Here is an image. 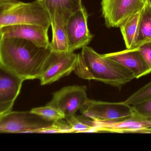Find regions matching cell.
<instances>
[{"mask_svg":"<svg viewBox=\"0 0 151 151\" xmlns=\"http://www.w3.org/2000/svg\"><path fill=\"white\" fill-rule=\"evenodd\" d=\"M51 51L24 39L0 38V64L24 81L40 79Z\"/></svg>","mask_w":151,"mask_h":151,"instance_id":"6da1fadb","label":"cell"},{"mask_svg":"<svg viewBox=\"0 0 151 151\" xmlns=\"http://www.w3.org/2000/svg\"><path fill=\"white\" fill-rule=\"evenodd\" d=\"M77 54L76 74L83 79L94 80L120 90L135 79L133 73L118 62L99 54L88 46Z\"/></svg>","mask_w":151,"mask_h":151,"instance_id":"7a4b0ae2","label":"cell"},{"mask_svg":"<svg viewBox=\"0 0 151 151\" xmlns=\"http://www.w3.org/2000/svg\"><path fill=\"white\" fill-rule=\"evenodd\" d=\"M19 24L39 25L49 29L51 21L48 12L39 0L30 3L0 1V26Z\"/></svg>","mask_w":151,"mask_h":151,"instance_id":"3957f363","label":"cell"},{"mask_svg":"<svg viewBox=\"0 0 151 151\" xmlns=\"http://www.w3.org/2000/svg\"><path fill=\"white\" fill-rule=\"evenodd\" d=\"M80 111L94 121L103 122L119 121L134 114L132 106L124 102L111 103L89 98Z\"/></svg>","mask_w":151,"mask_h":151,"instance_id":"277c9868","label":"cell"},{"mask_svg":"<svg viewBox=\"0 0 151 151\" xmlns=\"http://www.w3.org/2000/svg\"><path fill=\"white\" fill-rule=\"evenodd\" d=\"M52 123L31 111H11L0 117V133H35Z\"/></svg>","mask_w":151,"mask_h":151,"instance_id":"5b68a950","label":"cell"},{"mask_svg":"<svg viewBox=\"0 0 151 151\" xmlns=\"http://www.w3.org/2000/svg\"><path fill=\"white\" fill-rule=\"evenodd\" d=\"M77 58V54L74 51L61 53L51 51L39 79L41 85L51 84L70 74L75 70Z\"/></svg>","mask_w":151,"mask_h":151,"instance_id":"8992f818","label":"cell"},{"mask_svg":"<svg viewBox=\"0 0 151 151\" xmlns=\"http://www.w3.org/2000/svg\"><path fill=\"white\" fill-rule=\"evenodd\" d=\"M147 0H102L101 11L106 27H120L131 16L140 11Z\"/></svg>","mask_w":151,"mask_h":151,"instance_id":"52a82bcc","label":"cell"},{"mask_svg":"<svg viewBox=\"0 0 151 151\" xmlns=\"http://www.w3.org/2000/svg\"><path fill=\"white\" fill-rule=\"evenodd\" d=\"M85 86L73 85L64 87L52 94L53 97L47 105L59 111L66 119L75 115L81 109L87 100Z\"/></svg>","mask_w":151,"mask_h":151,"instance_id":"ba28073f","label":"cell"},{"mask_svg":"<svg viewBox=\"0 0 151 151\" xmlns=\"http://www.w3.org/2000/svg\"><path fill=\"white\" fill-rule=\"evenodd\" d=\"M88 14L84 6L70 17L66 25L70 52L88 45L94 35L88 27Z\"/></svg>","mask_w":151,"mask_h":151,"instance_id":"9c48e42d","label":"cell"},{"mask_svg":"<svg viewBox=\"0 0 151 151\" xmlns=\"http://www.w3.org/2000/svg\"><path fill=\"white\" fill-rule=\"evenodd\" d=\"M48 29L37 25L19 24L3 27L4 38H17L30 41L40 47L50 48Z\"/></svg>","mask_w":151,"mask_h":151,"instance_id":"30bf717a","label":"cell"},{"mask_svg":"<svg viewBox=\"0 0 151 151\" xmlns=\"http://www.w3.org/2000/svg\"><path fill=\"white\" fill-rule=\"evenodd\" d=\"M96 122V127L92 132L141 134L144 130L151 128V117H142L134 113L131 117L119 121Z\"/></svg>","mask_w":151,"mask_h":151,"instance_id":"8fae6325","label":"cell"},{"mask_svg":"<svg viewBox=\"0 0 151 151\" xmlns=\"http://www.w3.org/2000/svg\"><path fill=\"white\" fill-rule=\"evenodd\" d=\"M103 55L129 69L133 73L135 79H139L151 73V68L143 58L137 48Z\"/></svg>","mask_w":151,"mask_h":151,"instance_id":"7c38bea8","label":"cell"},{"mask_svg":"<svg viewBox=\"0 0 151 151\" xmlns=\"http://www.w3.org/2000/svg\"><path fill=\"white\" fill-rule=\"evenodd\" d=\"M24 81L0 64V104L14 103Z\"/></svg>","mask_w":151,"mask_h":151,"instance_id":"4fadbf2b","label":"cell"},{"mask_svg":"<svg viewBox=\"0 0 151 151\" xmlns=\"http://www.w3.org/2000/svg\"><path fill=\"white\" fill-rule=\"evenodd\" d=\"M49 14L50 21L55 13L61 16L65 23L71 16L81 9L82 0H39Z\"/></svg>","mask_w":151,"mask_h":151,"instance_id":"5bb4252c","label":"cell"},{"mask_svg":"<svg viewBox=\"0 0 151 151\" xmlns=\"http://www.w3.org/2000/svg\"><path fill=\"white\" fill-rule=\"evenodd\" d=\"M66 25L61 16L55 13L51 20L52 40L50 43V48L51 51L61 53L70 52Z\"/></svg>","mask_w":151,"mask_h":151,"instance_id":"9a60e30c","label":"cell"},{"mask_svg":"<svg viewBox=\"0 0 151 151\" xmlns=\"http://www.w3.org/2000/svg\"><path fill=\"white\" fill-rule=\"evenodd\" d=\"M151 41V6L146 2L141 10L137 33L134 48Z\"/></svg>","mask_w":151,"mask_h":151,"instance_id":"2e32d148","label":"cell"},{"mask_svg":"<svg viewBox=\"0 0 151 151\" xmlns=\"http://www.w3.org/2000/svg\"><path fill=\"white\" fill-rule=\"evenodd\" d=\"M141 10L128 19L119 27L127 49L134 48Z\"/></svg>","mask_w":151,"mask_h":151,"instance_id":"e0dca14e","label":"cell"},{"mask_svg":"<svg viewBox=\"0 0 151 151\" xmlns=\"http://www.w3.org/2000/svg\"><path fill=\"white\" fill-rule=\"evenodd\" d=\"M65 120L71 127L73 133L92 132L96 126V121L84 115H74Z\"/></svg>","mask_w":151,"mask_h":151,"instance_id":"ac0fdd59","label":"cell"},{"mask_svg":"<svg viewBox=\"0 0 151 151\" xmlns=\"http://www.w3.org/2000/svg\"><path fill=\"white\" fill-rule=\"evenodd\" d=\"M31 111L39 115L45 120L51 122L57 121L65 118L64 116L57 109L50 105L33 108Z\"/></svg>","mask_w":151,"mask_h":151,"instance_id":"d6986e66","label":"cell"},{"mask_svg":"<svg viewBox=\"0 0 151 151\" xmlns=\"http://www.w3.org/2000/svg\"><path fill=\"white\" fill-rule=\"evenodd\" d=\"M151 100V81L131 95L125 101V103L133 105Z\"/></svg>","mask_w":151,"mask_h":151,"instance_id":"ffe728a7","label":"cell"},{"mask_svg":"<svg viewBox=\"0 0 151 151\" xmlns=\"http://www.w3.org/2000/svg\"><path fill=\"white\" fill-rule=\"evenodd\" d=\"M71 127L63 119L54 121L48 126L37 130L35 133H72Z\"/></svg>","mask_w":151,"mask_h":151,"instance_id":"44dd1931","label":"cell"},{"mask_svg":"<svg viewBox=\"0 0 151 151\" xmlns=\"http://www.w3.org/2000/svg\"><path fill=\"white\" fill-rule=\"evenodd\" d=\"M134 113L144 117H151V100L133 105Z\"/></svg>","mask_w":151,"mask_h":151,"instance_id":"7402d4cb","label":"cell"},{"mask_svg":"<svg viewBox=\"0 0 151 151\" xmlns=\"http://www.w3.org/2000/svg\"><path fill=\"white\" fill-rule=\"evenodd\" d=\"M137 48L143 58L151 69V41L142 43Z\"/></svg>","mask_w":151,"mask_h":151,"instance_id":"603a6c76","label":"cell"},{"mask_svg":"<svg viewBox=\"0 0 151 151\" xmlns=\"http://www.w3.org/2000/svg\"><path fill=\"white\" fill-rule=\"evenodd\" d=\"M13 105H14L13 103L0 104V117L4 113L11 111L13 107Z\"/></svg>","mask_w":151,"mask_h":151,"instance_id":"cb8c5ba5","label":"cell"},{"mask_svg":"<svg viewBox=\"0 0 151 151\" xmlns=\"http://www.w3.org/2000/svg\"><path fill=\"white\" fill-rule=\"evenodd\" d=\"M141 134H151V128L145 129L142 132Z\"/></svg>","mask_w":151,"mask_h":151,"instance_id":"d4e9b609","label":"cell"},{"mask_svg":"<svg viewBox=\"0 0 151 151\" xmlns=\"http://www.w3.org/2000/svg\"><path fill=\"white\" fill-rule=\"evenodd\" d=\"M2 26H0V38L2 36Z\"/></svg>","mask_w":151,"mask_h":151,"instance_id":"484cf974","label":"cell"},{"mask_svg":"<svg viewBox=\"0 0 151 151\" xmlns=\"http://www.w3.org/2000/svg\"><path fill=\"white\" fill-rule=\"evenodd\" d=\"M147 2L150 4L151 6V0H147Z\"/></svg>","mask_w":151,"mask_h":151,"instance_id":"4316f807","label":"cell"},{"mask_svg":"<svg viewBox=\"0 0 151 151\" xmlns=\"http://www.w3.org/2000/svg\"><path fill=\"white\" fill-rule=\"evenodd\" d=\"M0 1H4V0H0Z\"/></svg>","mask_w":151,"mask_h":151,"instance_id":"83f0119b","label":"cell"}]
</instances>
